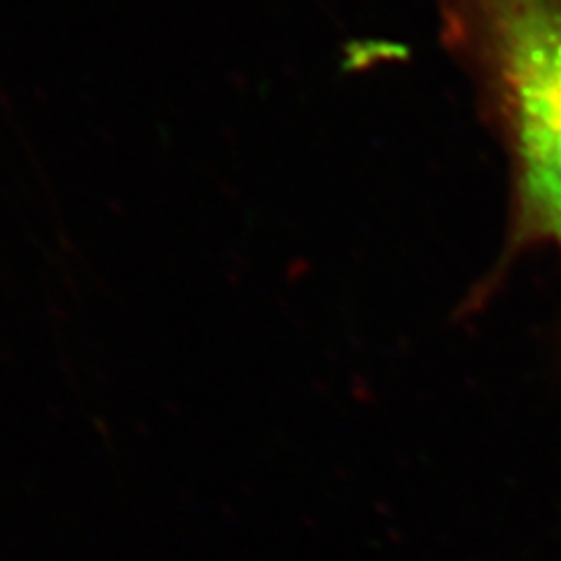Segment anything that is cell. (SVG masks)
Wrapping results in <instances>:
<instances>
[{
	"instance_id": "1",
	"label": "cell",
	"mask_w": 561,
	"mask_h": 561,
	"mask_svg": "<svg viewBox=\"0 0 561 561\" xmlns=\"http://www.w3.org/2000/svg\"><path fill=\"white\" fill-rule=\"evenodd\" d=\"M443 35L484 99L513 173L496 267L468 297L480 309L531 249L561 260V0H435Z\"/></svg>"
}]
</instances>
